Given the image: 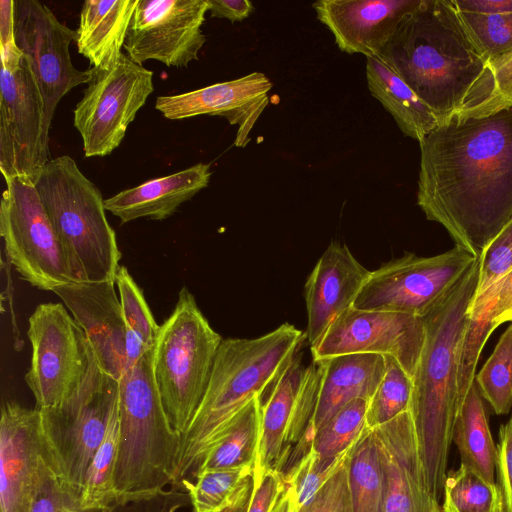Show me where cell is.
I'll return each mask as SVG.
<instances>
[{"label": "cell", "mask_w": 512, "mask_h": 512, "mask_svg": "<svg viewBox=\"0 0 512 512\" xmlns=\"http://www.w3.org/2000/svg\"><path fill=\"white\" fill-rule=\"evenodd\" d=\"M419 146L418 206L478 258L512 221V101L455 114Z\"/></svg>", "instance_id": "obj_1"}, {"label": "cell", "mask_w": 512, "mask_h": 512, "mask_svg": "<svg viewBox=\"0 0 512 512\" xmlns=\"http://www.w3.org/2000/svg\"><path fill=\"white\" fill-rule=\"evenodd\" d=\"M442 122L504 101L454 0H421L377 57Z\"/></svg>", "instance_id": "obj_2"}, {"label": "cell", "mask_w": 512, "mask_h": 512, "mask_svg": "<svg viewBox=\"0 0 512 512\" xmlns=\"http://www.w3.org/2000/svg\"><path fill=\"white\" fill-rule=\"evenodd\" d=\"M305 339L289 323L257 338L222 339L202 400L181 436L173 488L184 490L239 413L254 398L270 393Z\"/></svg>", "instance_id": "obj_3"}, {"label": "cell", "mask_w": 512, "mask_h": 512, "mask_svg": "<svg viewBox=\"0 0 512 512\" xmlns=\"http://www.w3.org/2000/svg\"><path fill=\"white\" fill-rule=\"evenodd\" d=\"M479 279V259L449 293L422 318L424 343L413 375L410 404L420 457L429 488L443 494L458 414L459 345Z\"/></svg>", "instance_id": "obj_4"}, {"label": "cell", "mask_w": 512, "mask_h": 512, "mask_svg": "<svg viewBox=\"0 0 512 512\" xmlns=\"http://www.w3.org/2000/svg\"><path fill=\"white\" fill-rule=\"evenodd\" d=\"M115 504L173 487L181 434L171 425L153 373V347L119 380Z\"/></svg>", "instance_id": "obj_5"}, {"label": "cell", "mask_w": 512, "mask_h": 512, "mask_svg": "<svg viewBox=\"0 0 512 512\" xmlns=\"http://www.w3.org/2000/svg\"><path fill=\"white\" fill-rule=\"evenodd\" d=\"M34 185L76 282H115L121 253L98 187L62 155L50 159Z\"/></svg>", "instance_id": "obj_6"}, {"label": "cell", "mask_w": 512, "mask_h": 512, "mask_svg": "<svg viewBox=\"0 0 512 512\" xmlns=\"http://www.w3.org/2000/svg\"><path fill=\"white\" fill-rule=\"evenodd\" d=\"M221 341L194 296L182 287L153 347L155 383L167 417L181 436L202 400Z\"/></svg>", "instance_id": "obj_7"}, {"label": "cell", "mask_w": 512, "mask_h": 512, "mask_svg": "<svg viewBox=\"0 0 512 512\" xmlns=\"http://www.w3.org/2000/svg\"><path fill=\"white\" fill-rule=\"evenodd\" d=\"M119 381L94 353L77 387L56 406L38 409L45 445L60 477L82 492L88 466L118 406Z\"/></svg>", "instance_id": "obj_8"}, {"label": "cell", "mask_w": 512, "mask_h": 512, "mask_svg": "<svg viewBox=\"0 0 512 512\" xmlns=\"http://www.w3.org/2000/svg\"><path fill=\"white\" fill-rule=\"evenodd\" d=\"M5 182L0 233L9 262L22 279L44 291L76 282L34 183L20 176Z\"/></svg>", "instance_id": "obj_9"}, {"label": "cell", "mask_w": 512, "mask_h": 512, "mask_svg": "<svg viewBox=\"0 0 512 512\" xmlns=\"http://www.w3.org/2000/svg\"><path fill=\"white\" fill-rule=\"evenodd\" d=\"M477 259L456 246L429 257L405 253L371 271L352 307L421 318L449 293Z\"/></svg>", "instance_id": "obj_10"}, {"label": "cell", "mask_w": 512, "mask_h": 512, "mask_svg": "<svg viewBox=\"0 0 512 512\" xmlns=\"http://www.w3.org/2000/svg\"><path fill=\"white\" fill-rule=\"evenodd\" d=\"M90 71L73 122L85 157H104L119 147L128 126L154 91L153 72L124 53L112 69L90 67Z\"/></svg>", "instance_id": "obj_11"}, {"label": "cell", "mask_w": 512, "mask_h": 512, "mask_svg": "<svg viewBox=\"0 0 512 512\" xmlns=\"http://www.w3.org/2000/svg\"><path fill=\"white\" fill-rule=\"evenodd\" d=\"M31 364L24 379L36 409L62 402L79 384L93 351L84 331L61 303H43L29 317Z\"/></svg>", "instance_id": "obj_12"}, {"label": "cell", "mask_w": 512, "mask_h": 512, "mask_svg": "<svg viewBox=\"0 0 512 512\" xmlns=\"http://www.w3.org/2000/svg\"><path fill=\"white\" fill-rule=\"evenodd\" d=\"M0 168L5 181L33 183L49 159L44 101L29 59L0 72Z\"/></svg>", "instance_id": "obj_13"}, {"label": "cell", "mask_w": 512, "mask_h": 512, "mask_svg": "<svg viewBox=\"0 0 512 512\" xmlns=\"http://www.w3.org/2000/svg\"><path fill=\"white\" fill-rule=\"evenodd\" d=\"M14 35L16 45L30 61L44 101L46 127L50 130L59 101L91 78L90 68L78 70L70 57L69 46L76 40V30L60 22L37 0H15Z\"/></svg>", "instance_id": "obj_14"}, {"label": "cell", "mask_w": 512, "mask_h": 512, "mask_svg": "<svg viewBox=\"0 0 512 512\" xmlns=\"http://www.w3.org/2000/svg\"><path fill=\"white\" fill-rule=\"evenodd\" d=\"M207 0H138L124 43L126 55L142 65L157 60L186 67L206 42L201 27Z\"/></svg>", "instance_id": "obj_15"}, {"label": "cell", "mask_w": 512, "mask_h": 512, "mask_svg": "<svg viewBox=\"0 0 512 512\" xmlns=\"http://www.w3.org/2000/svg\"><path fill=\"white\" fill-rule=\"evenodd\" d=\"M424 336L423 321L418 316L350 307L310 350L313 361L358 353L392 356L413 378Z\"/></svg>", "instance_id": "obj_16"}, {"label": "cell", "mask_w": 512, "mask_h": 512, "mask_svg": "<svg viewBox=\"0 0 512 512\" xmlns=\"http://www.w3.org/2000/svg\"><path fill=\"white\" fill-rule=\"evenodd\" d=\"M45 439L38 409L14 401L0 420V512H29L36 491Z\"/></svg>", "instance_id": "obj_17"}, {"label": "cell", "mask_w": 512, "mask_h": 512, "mask_svg": "<svg viewBox=\"0 0 512 512\" xmlns=\"http://www.w3.org/2000/svg\"><path fill=\"white\" fill-rule=\"evenodd\" d=\"M271 88L272 83L264 73L252 72L190 92L159 96L155 108L169 120L198 115L225 117L231 125L238 126L234 145L245 147L250 142V132L269 103Z\"/></svg>", "instance_id": "obj_18"}, {"label": "cell", "mask_w": 512, "mask_h": 512, "mask_svg": "<svg viewBox=\"0 0 512 512\" xmlns=\"http://www.w3.org/2000/svg\"><path fill=\"white\" fill-rule=\"evenodd\" d=\"M372 429L384 473L383 512H442L427 482L410 410Z\"/></svg>", "instance_id": "obj_19"}, {"label": "cell", "mask_w": 512, "mask_h": 512, "mask_svg": "<svg viewBox=\"0 0 512 512\" xmlns=\"http://www.w3.org/2000/svg\"><path fill=\"white\" fill-rule=\"evenodd\" d=\"M52 292L84 331L100 368L119 381L127 369L126 325L115 282H72Z\"/></svg>", "instance_id": "obj_20"}, {"label": "cell", "mask_w": 512, "mask_h": 512, "mask_svg": "<svg viewBox=\"0 0 512 512\" xmlns=\"http://www.w3.org/2000/svg\"><path fill=\"white\" fill-rule=\"evenodd\" d=\"M421 0H319L317 19L348 54L378 57Z\"/></svg>", "instance_id": "obj_21"}, {"label": "cell", "mask_w": 512, "mask_h": 512, "mask_svg": "<svg viewBox=\"0 0 512 512\" xmlns=\"http://www.w3.org/2000/svg\"><path fill=\"white\" fill-rule=\"evenodd\" d=\"M370 273L345 244H329L304 286L305 336L310 349L320 343L335 319L352 307Z\"/></svg>", "instance_id": "obj_22"}, {"label": "cell", "mask_w": 512, "mask_h": 512, "mask_svg": "<svg viewBox=\"0 0 512 512\" xmlns=\"http://www.w3.org/2000/svg\"><path fill=\"white\" fill-rule=\"evenodd\" d=\"M314 362L320 372L316 405L306 434L288 457L291 464L310 450L313 434L342 407L355 399H371L386 368L385 357L374 353L339 355Z\"/></svg>", "instance_id": "obj_23"}, {"label": "cell", "mask_w": 512, "mask_h": 512, "mask_svg": "<svg viewBox=\"0 0 512 512\" xmlns=\"http://www.w3.org/2000/svg\"><path fill=\"white\" fill-rule=\"evenodd\" d=\"M210 178V165L197 163L120 191L104 200L105 210L118 217L122 224L139 218L164 220L206 188Z\"/></svg>", "instance_id": "obj_24"}, {"label": "cell", "mask_w": 512, "mask_h": 512, "mask_svg": "<svg viewBox=\"0 0 512 512\" xmlns=\"http://www.w3.org/2000/svg\"><path fill=\"white\" fill-rule=\"evenodd\" d=\"M137 4L138 0L83 3L75 42L91 67L110 70L118 63Z\"/></svg>", "instance_id": "obj_25"}, {"label": "cell", "mask_w": 512, "mask_h": 512, "mask_svg": "<svg viewBox=\"0 0 512 512\" xmlns=\"http://www.w3.org/2000/svg\"><path fill=\"white\" fill-rule=\"evenodd\" d=\"M366 79L371 95L406 136L419 142L439 123L413 90L379 58H366Z\"/></svg>", "instance_id": "obj_26"}, {"label": "cell", "mask_w": 512, "mask_h": 512, "mask_svg": "<svg viewBox=\"0 0 512 512\" xmlns=\"http://www.w3.org/2000/svg\"><path fill=\"white\" fill-rule=\"evenodd\" d=\"M453 442L460 454V465L472 469L486 481L496 483L497 446L491 435L483 398L475 382L458 411Z\"/></svg>", "instance_id": "obj_27"}, {"label": "cell", "mask_w": 512, "mask_h": 512, "mask_svg": "<svg viewBox=\"0 0 512 512\" xmlns=\"http://www.w3.org/2000/svg\"><path fill=\"white\" fill-rule=\"evenodd\" d=\"M261 416L262 400L256 397L239 413L226 434L205 454L195 475L205 470L255 467Z\"/></svg>", "instance_id": "obj_28"}, {"label": "cell", "mask_w": 512, "mask_h": 512, "mask_svg": "<svg viewBox=\"0 0 512 512\" xmlns=\"http://www.w3.org/2000/svg\"><path fill=\"white\" fill-rule=\"evenodd\" d=\"M353 512H383L384 473L373 429L366 427L346 457Z\"/></svg>", "instance_id": "obj_29"}, {"label": "cell", "mask_w": 512, "mask_h": 512, "mask_svg": "<svg viewBox=\"0 0 512 512\" xmlns=\"http://www.w3.org/2000/svg\"><path fill=\"white\" fill-rule=\"evenodd\" d=\"M497 283L475 295L468 309L467 321L459 345L458 411L475 380L482 349L495 329L491 312L496 302Z\"/></svg>", "instance_id": "obj_30"}, {"label": "cell", "mask_w": 512, "mask_h": 512, "mask_svg": "<svg viewBox=\"0 0 512 512\" xmlns=\"http://www.w3.org/2000/svg\"><path fill=\"white\" fill-rule=\"evenodd\" d=\"M115 285L120 293L126 325L128 369L135 365L147 350L154 347L160 326L156 323L142 290L125 266H119L115 276Z\"/></svg>", "instance_id": "obj_31"}, {"label": "cell", "mask_w": 512, "mask_h": 512, "mask_svg": "<svg viewBox=\"0 0 512 512\" xmlns=\"http://www.w3.org/2000/svg\"><path fill=\"white\" fill-rule=\"evenodd\" d=\"M442 496V512H504L497 482L490 483L463 465L447 473Z\"/></svg>", "instance_id": "obj_32"}, {"label": "cell", "mask_w": 512, "mask_h": 512, "mask_svg": "<svg viewBox=\"0 0 512 512\" xmlns=\"http://www.w3.org/2000/svg\"><path fill=\"white\" fill-rule=\"evenodd\" d=\"M119 442L118 406L111 415L105 436L86 472L81 494L84 508H107L115 505L114 475Z\"/></svg>", "instance_id": "obj_33"}, {"label": "cell", "mask_w": 512, "mask_h": 512, "mask_svg": "<svg viewBox=\"0 0 512 512\" xmlns=\"http://www.w3.org/2000/svg\"><path fill=\"white\" fill-rule=\"evenodd\" d=\"M368 401L355 399L342 407L321 426L310 442V449L324 461H335L345 454L366 429Z\"/></svg>", "instance_id": "obj_34"}, {"label": "cell", "mask_w": 512, "mask_h": 512, "mask_svg": "<svg viewBox=\"0 0 512 512\" xmlns=\"http://www.w3.org/2000/svg\"><path fill=\"white\" fill-rule=\"evenodd\" d=\"M480 395L497 415L512 408V322L500 336L492 354L475 375Z\"/></svg>", "instance_id": "obj_35"}, {"label": "cell", "mask_w": 512, "mask_h": 512, "mask_svg": "<svg viewBox=\"0 0 512 512\" xmlns=\"http://www.w3.org/2000/svg\"><path fill=\"white\" fill-rule=\"evenodd\" d=\"M385 357V373L368 401L366 426L375 428L410 410L413 380L392 356Z\"/></svg>", "instance_id": "obj_36"}, {"label": "cell", "mask_w": 512, "mask_h": 512, "mask_svg": "<svg viewBox=\"0 0 512 512\" xmlns=\"http://www.w3.org/2000/svg\"><path fill=\"white\" fill-rule=\"evenodd\" d=\"M255 467L214 469L198 472L194 482L184 489L195 512H221L233 501L242 483L253 475Z\"/></svg>", "instance_id": "obj_37"}, {"label": "cell", "mask_w": 512, "mask_h": 512, "mask_svg": "<svg viewBox=\"0 0 512 512\" xmlns=\"http://www.w3.org/2000/svg\"><path fill=\"white\" fill-rule=\"evenodd\" d=\"M458 11L472 40L493 70L512 57V13Z\"/></svg>", "instance_id": "obj_38"}, {"label": "cell", "mask_w": 512, "mask_h": 512, "mask_svg": "<svg viewBox=\"0 0 512 512\" xmlns=\"http://www.w3.org/2000/svg\"><path fill=\"white\" fill-rule=\"evenodd\" d=\"M82 492L64 481L46 449L42 454L36 491L29 512H112V507L84 508Z\"/></svg>", "instance_id": "obj_39"}, {"label": "cell", "mask_w": 512, "mask_h": 512, "mask_svg": "<svg viewBox=\"0 0 512 512\" xmlns=\"http://www.w3.org/2000/svg\"><path fill=\"white\" fill-rule=\"evenodd\" d=\"M347 452L335 461H324L310 449L292 468L281 475L284 484L294 489L299 508L307 506L313 500Z\"/></svg>", "instance_id": "obj_40"}, {"label": "cell", "mask_w": 512, "mask_h": 512, "mask_svg": "<svg viewBox=\"0 0 512 512\" xmlns=\"http://www.w3.org/2000/svg\"><path fill=\"white\" fill-rule=\"evenodd\" d=\"M479 295L512 271V221L488 244L478 257Z\"/></svg>", "instance_id": "obj_41"}, {"label": "cell", "mask_w": 512, "mask_h": 512, "mask_svg": "<svg viewBox=\"0 0 512 512\" xmlns=\"http://www.w3.org/2000/svg\"><path fill=\"white\" fill-rule=\"evenodd\" d=\"M346 457L347 454L313 500L299 512H353Z\"/></svg>", "instance_id": "obj_42"}, {"label": "cell", "mask_w": 512, "mask_h": 512, "mask_svg": "<svg viewBox=\"0 0 512 512\" xmlns=\"http://www.w3.org/2000/svg\"><path fill=\"white\" fill-rule=\"evenodd\" d=\"M189 504L186 490L171 487L152 497L115 504L112 512H178Z\"/></svg>", "instance_id": "obj_43"}, {"label": "cell", "mask_w": 512, "mask_h": 512, "mask_svg": "<svg viewBox=\"0 0 512 512\" xmlns=\"http://www.w3.org/2000/svg\"><path fill=\"white\" fill-rule=\"evenodd\" d=\"M496 470L504 512H512V414L499 430Z\"/></svg>", "instance_id": "obj_44"}, {"label": "cell", "mask_w": 512, "mask_h": 512, "mask_svg": "<svg viewBox=\"0 0 512 512\" xmlns=\"http://www.w3.org/2000/svg\"><path fill=\"white\" fill-rule=\"evenodd\" d=\"M253 477L254 489L247 512H269L285 488L282 477L275 471L262 473L256 467Z\"/></svg>", "instance_id": "obj_45"}, {"label": "cell", "mask_w": 512, "mask_h": 512, "mask_svg": "<svg viewBox=\"0 0 512 512\" xmlns=\"http://www.w3.org/2000/svg\"><path fill=\"white\" fill-rule=\"evenodd\" d=\"M14 2L0 0V54L1 60L21 58L23 53L15 42L14 35Z\"/></svg>", "instance_id": "obj_46"}, {"label": "cell", "mask_w": 512, "mask_h": 512, "mask_svg": "<svg viewBox=\"0 0 512 512\" xmlns=\"http://www.w3.org/2000/svg\"><path fill=\"white\" fill-rule=\"evenodd\" d=\"M211 17L224 18L232 23L242 21L254 11L249 0H207Z\"/></svg>", "instance_id": "obj_47"}, {"label": "cell", "mask_w": 512, "mask_h": 512, "mask_svg": "<svg viewBox=\"0 0 512 512\" xmlns=\"http://www.w3.org/2000/svg\"><path fill=\"white\" fill-rule=\"evenodd\" d=\"M491 316L495 328L505 322H512V271L497 282L496 302Z\"/></svg>", "instance_id": "obj_48"}, {"label": "cell", "mask_w": 512, "mask_h": 512, "mask_svg": "<svg viewBox=\"0 0 512 512\" xmlns=\"http://www.w3.org/2000/svg\"><path fill=\"white\" fill-rule=\"evenodd\" d=\"M461 11L479 14L512 13V0H454Z\"/></svg>", "instance_id": "obj_49"}, {"label": "cell", "mask_w": 512, "mask_h": 512, "mask_svg": "<svg viewBox=\"0 0 512 512\" xmlns=\"http://www.w3.org/2000/svg\"><path fill=\"white\" fill-rule=\"evenodd\" d=\"M253 489L254 477L252 475L242 483L231 504L221 512H247L252 499ZM191 512L195 511L192 509Z\"/></svg>", "instance_id": "obj_50"}, {"label": "cell", "mask_w": 512, "mask_h": 512, "mask_svg": "<svg viewBox=\"0 0 512 512\" xmlns=\"http://www.w3.org/2000/svg\"><path fill=\"white\" fill-rule=\"evenodd\" d=\"M497 88L505 100H512V57L494 70Z\"/></svg>", "instance_id": "obj_51"}, {"label": "cell", "mask_w": 512, "mask_h": 512, "mask_svg": "<svg viewBox=\"0 0 512 512\" xmlns=\"http://www.w3.org/2000/svg\"><path fill=\"white\" fill-rule=\"evenodd\" d=\"M269 512H299V506L294 489L285 484V488Z\"/></svg>", "instance_id": "obj_52"}, {"label": "cell", "mask_w": 512, "mask_h": 512, "mask_svg": "<svg viewBox=\"0 0 512 512\" xmlns=\"http://www.w3.org/2000/svg\"><path fill=\"white\" fill-rule=\"evenodd\" d=\"M512 101V100H511Z\"/></svg>", "instance_id": "obj_53"}]
</instances>
